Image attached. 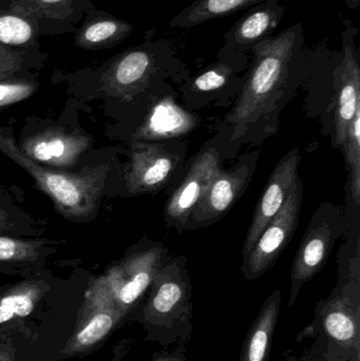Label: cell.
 Returning a JSON list of instances; mask_svg holds the SVG:
<instances>
[{"mask_svg": "<svg viewBox=\"0 0 360 361\" xmlns=\"http://www.w3.org/2000/svg\"><path fill=\"white\" fill-rule=\"evenodd\" d=\"M350 173L351 192L356 206L360 205V109L355 114L342 145Z\"/></svg>", "mask_w": 360, "mask_h": 361, "instance_id": "25", "label": "cell"}, {"mask_svg": "<svg viewBox=\"0 0 360 361\" xmlns=\"http://www.w3.org/2000/svg\"><path fill=\"white\" fill-rule=\"evenodd\" d=\"M150 361H188L186 357L185 345H177L171 351L156 355Z\"/></svg>", "mask_w": 360, "mask_h": 361, "instance_id": "29", "label": "cell"}, {"mask_svg": "<svg viewBox=\"0 0 360 361\" xmlns=\"http://www.w3.org/2000/svg\"><path fill=\"white\" fill-rule=\"evenodd\" d=\"M312 352H313V354H316V357H313V355L312 354H311V360L310 358H308V360H306V361H325V360H323V357H321V355H319L318 353H316V352L314 351V350H312Z\"/></svg>", "mask_w": 360, "mask_h": 361, "instance_id": "33", "label": "cell"}, {"mask_svg": "<svg viewBox=\"0 0 360 361\" xmlns=\"http://www.w3.org/2000/svg\"><path fill=\"white\" fill-rule=\"evenodd\" d=\"M0 361H15L14 350L10 345H0Z\"/></svg>", "mask_w": 360, "mask_h": 361, "instance_id": "30", "label": "cell"}, {"mask_svg": "<svg viewBox=\"0 0 360 361\" xmlns=\"http://www.w3.org/2000/svg\"><path fill=\"white\" fill-rule=\"evenodd\" d=\"M179 158L162 144H135L126 169L125 180L132 195L160 190L170 179Z\"/></svg>", "mask_w": 360, "mask_h": 361, "instance_id": "14", "label": "cell"}, {"mask_svg": "<svg viewBox=\"0 0 360 361\" xmlns=\"http://www.w3.org/2000/svg\"><path fill=\"white\" fill-rule=\"evenodd\" d=\"M97 73L101 93L130 102L164 84L167 78H183L187 70L171 40L149 39L118 53Z\"/></svg>", "mask_w": 360, "mask_h": 361, "instance_id": "4", "label": "cell"}, {"mask_svg": "<svg viewBox=\"0 0 360 361\" xmlns=\"http://www.w3.org/2000/svg\"><path fill=\"white\" fill-rule=\"evenodd\" d=\"M126 317L127 314L120 311L112 300L103 276H101L89 288L84 319L63 353L73 356L93 349Z\"/></svg>", "mask_w": 360, "mask_h": 361, "instance_id": "11", "label": "cell"}, {"mask_svg": "<svg viewBox=\"0 0 360 361\" xmlns=\"http://www.w3.org/2000/svg\"><path fill=\"white\" fill-rule=\"evenodd\" d=\"M258 159V152L245 154L228 171H220L194 208L184 229L207 226L223 218L249 186Z\"/></svg>", "mask_w": 360, "mask_h": 361, "instance_id": "9", "label": "cell"}, {"mask_svg": "<svg viewBox=\"0 0 360 361\" xmlns=\"http://www.w3.org/2000/svg\"><path fill=\"white\" fill-rule=\"evenodd\" d=\"M167 257V250L160 243L129 255L103 275L112 300L128 315L150 286Z\"/></svg>", "mask_w": 360, "mask_h": 361, "instance_id": "8", "label": "cell"}, {"mask_svg": "<svg viewBox=\"0 0 360 361\" xmlns=\"http://www.w3.org/2000/svg\"><path fill=\"white\" fill-rule=\"evenodd\" d=\"M44 242L30 241L0 235V262L17 263L34 260Z\"/></svg>", "mask_w": 360, "mask_h": 361, "instance_id": "28", "label": "cell"}, {"mask_svg": "<svg viewBox=\"0 0 360 361\" xmlns=\"http://www.w3.org/2000/svg\"><path fill=\"white\" fill-rule=\"evenodd\" d=\"M317 338L314 351L325 361H360V274L357 261L340 271L327 299L318 301L314 319L297 336Z\"/></svg>", "mask_w": 360, "mask_h": 361, "instance_id": "2", "label": "cell"}, {"mask_svg": "<svg viewBox=\"0 0 360 361\" xmlns=\"http://www.w3.org/2000/svg\"><path fill=\"white\" fill-rule=\"evenodd\" d=\"M33 74H17L0 80V108L13 105L31 97L37 90Z\"/></svg>", "mask_w": 360, "mask_h": 361, "instance_id": "27", "label": "cell"}, {"mask_svg": "<svg viewBox=\"0 0 360 361\" xmlns=\"http://www.w3.org/2000/svg\"><path fill=\"white\" fill-rule=\"evenodd\" d=\"M359 30L351 19H345L342 49L337 63V107L335 118L336 147H342L349 126L360 109Z\"/></svg>", "mask_w": 360, "mask_h": 361, "instance_id": "10", "label": "cell"}, {"mask_svg": "<svg viewBox=\"0 0 360 361\" xmlns=\"http://www.w3.org/2000/svg\"><path fill=\"white\" fill-rule=\"evenodd\" d=\"M344 228V216L334 204H323L316 210L300 242L292 267L290 309L295 305L302 286L325 267Z\"/></svg>", "mask_w": 360, "mask_h": 361, "instance_id": "6", "label": "cell"}, {"mask_svg": "<svg viewBox=\"0 0 360 361\" xmlns=\"http://www.w3.org/2000/svg\"><path fill=\"white\" fill-rule=\"evenodd\" d=\"M249 55L234 53L228 56L218 57L217 63H211L206 69L190 78L184 91L192 97H205L222 91L242 87V80L238 73L247 67Z\"/></svg>", "mask_w": 360, "mask_h": 361, "instance_id": "20", "label": "cell"}, {"mask_svg": "<svg viewBox=\"0 0 360 361\" xmlns=\"http://www.w3.org/2000/svg\"><path fill=\"white\" fill-rule=\"evenodd\" d=\"M11 226L8 223V214L0 208V229H10Z\"/></svg>", "mask_w": 360, "mask_h": 361, "instance_id": "31", "label": "cell"}, {"mask_svg": "<svg viewBox=\"0 0 360 361\" xmlns=\"http://www.w3.org/2000/svg\"><path fill=\"white\" fill-rule=\"evenodd\" d=\"M283 361H299L297 360V358L295 357L294 355H287V357H285V360Z\"/></svg>", "mask_w": 360, "mask_h": 361, "instance_id": "35", "label": "cell"}, {"mask_svg": "<svg viewBox=\"0 0 360 361\" xmlns=\"http://www.w3.org/2000/svg\"><path fill=\"white\" fill-rule=\"evenodd\" d=\"M281 292L274 290L264 301L249 328L238 361H268L271 348L278 324Z\"/></svg>", "mask_w": 360, "mask_h": 361, "instance_id": "21", "label": "cell"}, {"mask_svg": "<svg viewBox=\"0 0 360 361\" xmlns=\"http://www.w3.org/2000/svg\"><path fill=\"white\" fill-rule=\"evenodd\" d=\"M302 200L304 184L298 178L278 214L266 225L251 252L243 258L241 271L247 281L258 279L274 267L295 235Z\"/></svg>", "mask_w": 360, "mask_h": 361, "instance_id": "7", "label": "cell"}, {"mask_svg": "<svg viewBox=\"0 0 360 361\" xmlns=\"http://www.w3.org/2000/svg\"><path fill=\"white\" fill-rule=\"evenodd\" d=\"M285 13V6L279 2H264L249 8V12L239 18L224 34L223 46L217 56H228L234 53L247 54L257 44L272 37Z\"/></svg>", "mask_w": 360, "mask_h": 361, "instance_id": "15", "label": "cell"}, {"mask_svg": "<svg viewBox=\"0 0 360 361\" xmlns=\"http://www.w3.org/2000/svg\"><path fill=\"white\" fill-rule=\"evenodd\" d=\"M48 55L40 51L16 50L0 46V72L29 73L30 70L42 67Z\"/></svg>", "mask_w": 360, "mask_h": 361, "instance_id": "26", "label": "cell"}, {"mask_svg": "<svg viewBox=\"0 0 360 361\" xmlns=\"http://www.w3.org/2000/svg\"><path fill=\"white\" fill-rule=\"evenodd\" d=\"M300 159L302 157L299 148H294L279 161L273 171L254 212L253 219L243 244V258L253 250L266 225L278 214L289 197L296 180L299 178L298 166Z\"/></svg>", "mask_w": 360, "mask_h": 361, "instance_id": "13", "label": "cell"}, {"mask_svg": "<svg viewBox=\"0 0 360 361\" xmlns=\"http://www.w3.org/2000/svg\"><path fill=\"white\" fill-rule=\"evenodd\" d=\"M344 1L351 10H356L360 6V0H344Z\"/></svg>", "mask_w": 360, "mask_h": 361, "instance_id": "32", "label": "cell"}, {"mask_svg": "<svg viewBox=\"0 0 360 361\" xmlns=\"http://www.w3.org/2000/svg\"><path fill=\"white\" fill-rule=\"evenodd\" d=\"M192 284L184 256L166 257L149 288L139 322L161 347L186 345L192 337Z\"/></svg>", "mask_w": 360, "mask_h": 361, "instance_id": "3", "label": "cell"}, {"mask_svg": "<svg viewBox=\"0 0 360 361\" xmlns=\"http://www.w3.org/2000/svg\"><path fill=\"white\" fill-rule=\"evenodd\" d=\"M221 171V156L216 148L198 154L165 205V222L168 226L184 231L194 208Z\"/></svg>", "mask_w": 360, "mask_h": 361, "instance_id": "12", "label": "cell"}, {"mask_svg": "<svg viewBox=\"0 0 360 361\" xmlns=\"http://www.w3.org/2000/svg\"><path fill=\"white\" fill-rule=\"evenodd\" d=\"M42 36L39 25L33 17L8 0H0V46L39 51Z\"/></svg>", "mask_w": 360, "mask_h": 361, "instance_id": "22", "label": "cell"}, {"mask_svg": "<svg viewBox=\"0 0 360 361\" xmlns=\"http://www.w3.org/2000/svg\"><path fill=\"white\" fill-rule=\"evenodd\" d=\"M251 52L252 63L238 101L225 118L234 127V140L275 107L308 73L309 49L302 23L264 40Z\"/></svg>", "mask_w": 360, "mask_h": 361, "instance_id": "1", "label": "cell"}, {"mask_svg": "<svg viewBox=\"0 0 360 361\" xmlns=\"http://www.w3.org/2000/svg\"><path fill=\"white\" fill-rule=\"evenodd\" d=\"M264 2L278 4L279 0H194L169 21L170 29L197 27L213 19L230 16L239 11L259 6Z\"/></svg>", "mask_w": 360, "mask_h": 361, "instance_id": "23", "label": "cell"}, {"mask_svg": "<svg viewBox=\"0 0 360 361\" xmlns=\"http://www.w3.org/2000/svg\"><path fill=\"white\" fill-rule=\"evenodd\" d=\"M0 152L25 169L40 190L54 203L66 218L85 219L97 209L105 185L108 167L82 169L80 173L56 171L44 166L23 154L14 137L0 129Z\"/></svg>", "mask_w": 360, "mask_h": 361, "instance_id": "5", "label": "cell"}, {"mask_svg": "<svg viewBox=\"0 0 360 361\" xmlns=\"http://www.w3.org/2000/svg\"><path fill=\"white\" fill-rule=\"evenodd\" d=\"M17 74H23V73H2L0 72V80H6V78H12V76L17 75Z\"/></svg>", "mask_w": 360, "mask_h": 361, "instance_id": "34", "label": "cell"}, {"mask_svg": "<svg viewBox=\"0 0 360 361\" xmlns=\"http://www.w3.org/2000/svg\"><path fill=\"white\" fill-rule=\"evenodd\" d=\"M196 125V118L167 95L150 108L137 137L142 141L175 139L192 131Z\"/></svg>", "mask_w": 360, "mask_h": 361, "instance_id": "19", "label": "cell"}, {"mask_svg": "<svg viewBox=\"0 0 360 361\" xmlns=\"http://www.w3.org/2000/svg\"><path fill=\"white\" fill-rule=\"evenodd\" d=\"M85 19L74 31V44L82 50L101 51L113 48L132 33L133 25L106 11L99 10L94 4L87 8Z\"/></svg>", "mask_w": 360, "mask_h": 361, "instance_id": "18", "label": "cell"}, {"mask_svg": "<svg viewBox=\"0 0 360 361\" xmlns=\"http://www.w3.org/2000/svg\"><path fill=\"white\" fill-rule=\"evenodd\" d=\"M42 294L44 288L35 281L16 284L0 296V328L33 313Z\"/></svg>", "mask_w": 360, "mask_h": 361, "instance_id": "24", "label": "cell"}, {"mask_svg": "<svg viewBox=\"0 0 360 361\" xmlns=\"http://www.w3.org/2000/svg\"><path fill=\"white\" fill-rule=\"evenodd\" d=\"M90 139L78 131L49 128L23 141L20 150L44 166L72 167L88 149Z\"/></svg>", "mask_w": 360, "mask_h": 361, "instance_id": "16", "label": "cell"}, {"mask_svg": "<svg viewBox=\"0 0 360 361\" xmlns=\"http://www.w3.org/2000/svg\"><path fill=\"white\" fill-rule=\"evenodd\" d=\"M33 17L42 36L74 33L92 0H8Z\"/></svg>", "mask_w": 360, "mask_h": 361, "instance_id": "17", "label": "cell"}]
</instances>
